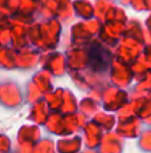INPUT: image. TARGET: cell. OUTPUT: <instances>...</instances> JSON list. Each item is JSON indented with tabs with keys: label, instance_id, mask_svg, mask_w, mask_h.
<instances>
[{
	"label": "cell",
	"instance_id": "1",
	"mask_svg": "<svg viewBox=\"0 0 151 153\" xmlns=\"http://www.w3.org/2000/svg\"><path fill=\"white\" fill-rule=\"evenodd\" d=\"M110 56L111 55L108 50H106L103 46L98 43H94L87 50V65L96 71H106L111 61Z\"/></svg>",
	"mask_w": 151,
	"mask_h": 153
}]
</instances>
